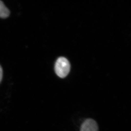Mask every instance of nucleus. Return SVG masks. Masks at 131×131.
Segmentation results:
<instances>
[{
	"label": "nucleus",
	"mask_w": 131,
	"mask_h": 131,
	"mask_svg": "<svg viewBox=\"0 0 131 131\" xmlns=\"http://www.w3.org/2000/svg\"><path fill=\"white\" fill-rule=\"evenodd\" d=\"M70 70V64L68 60L64 57H60L57 59L55 66L56 74L59 77H66Z\"/></svg>",
	"instance_id": "obj_1"
},
{
	"label": "nucleus",
	"mask_w": 131,
	"mask_h": 131,
	"mask_svg": "<svg viewBox=\"0 0 131 131\" xmlns=\"http://www.w3.org/2000/svg\"><path fill=\"white\" fill-rule=\"evenodd\" d=\"M99 127L95 120L92 118L86 119L81 126L80 131H99Z\"/></svg>",
	"instance_id": "obj_2"
},
{
	"label": "nucleus",
	"mask_w": 131,
	"mask_h": 131,
	"mask_svg": "<svg viewBox=\"0 0 131 131\" xmlns=\"http://www.w3.org/2000/svg\"><path fill=\"white\" fill-rule=\"evenodd\" d=\"M10 11L5 6L4 2L0 1V18H7L10 15Z\"/></svg>",
	"instance_id": "obj_3"
},
{
	"label": "nucleus",
	"mask_w": 131,
	"mask_h": 131,
	"mask_svg": "<svg viewBox=\"0 0 131 131\" xmlns=\"http://www.w3.org/2000/svg\"><path fill=\"white\" fill-rule=\"evenodd\" d=\"M3 74V71L2 68L0 65V83L1 82L2 79Z\"/></svg>",
	"instance_id": "obj_4"
}]
</instances>
